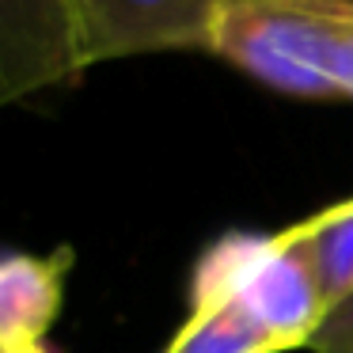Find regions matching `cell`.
Wrapping results in <instances>:
<instances>
[{
    "label": "cell",
    "mask_w": 353,
    "mask_h": 353,
    "mask_svg": "<svg viewBox=\"0 0 353 353\" xmlns=\"http://www.w3.org/2000/svg\"><path fill=\"white\" fill-rule=\"evenodd\" d=\"M213 54L296 99H353V0H221Z\"/></svg>",
    "instance_id": "cell-1"
},
{
    "label": "cell",
    "mask_w": 353,
    "mask_h": 353,
    "mask_svg": "<svg viewBox=\"0 0 353 353\" xmlns=\"http://www.w3.org/2000/svg\"><path fill=\"white\" fill-rule=\"evenodd\" d=\"M315 270L327 315L353 296V198L289 224Z\"/></svg>",
    "instance_id": "cell-7"
},
{
    "label": "cell",
    "mask_w": 353,
    "mask_h": 353,
    "mask_svg": "<svg viewBox=\"0 0 353 353\" xmlns=\"http://www.w3.org/2000/svg\"><path fill=\"white\" fill-rule=\"evenodd\" d=\"M307 350L312 353H353V296L323 319L319 334L312 338Z\"/></svg>",
    "instance_id": "cell-8"
},
{
    "label": "cell",
    "mask_w": 353,
    "mask_h": 353,
    "mask_svg": "<svg viewBox=\"0 0 353 353\" xmlns=\"http://www.w3.org/2000/svg\"><path fill=\"white\" fill-rule=\"evenodd\" d=\"M0 353H57L54 342H34V345H19V350H0Z\"/></svg>",
    "instance_id": "cell-9"
},
{
    "label": "cell",
    "mask_w": 353,
    "mask_h": 353,
    "mask_svg": "<svg viewBox=\"0 0 353 353\" xmlns=\"http://www.w3.org/2000/svg\"><path fill=\"white\" fill-rule=\"evenodd\" d=\"M163 353H281L247 304L228 289L190 281V312Z\"/></svg>",
    "instance_id": "cell-6"
},
{
    "label": "cell",
    "mask_w": 353,
    "mask_h": 353,
    "mask_svg": "<svg viewBox=\"0 0 353 353\" xmlns=\"http://www.w3.org/2000/svg\"><path fill=\"white\" fill-rule=\"evenodd\" d=\"M72 262V247H54L46 254L12 251L0 262V350L50 342Z\"/></svg>",
    "instance_id": "cell-5"
},
{
    "label": "cell",
    "mask_w": 353,
    "mask_h": 353,
    "mask_svg": "<svg viewBox=\"0 0 353 353\" xmlns=\"http://www.w3.org/2000/svg\"><path fill=\"white\" fill-rule=\"evenodd\" d=\"M190 281L236 292L281 353L307 350L327 319L315 270L292 228L270 236L228 232L198 259Z\"/></svg>",
    "instance_id": "cell-2"
},
{
    "label": "cell",
    "mask_w": 353,
    "mask_h": 353,
    "mask_svg": "<svg viewBox=\"0 0 353 353\" xmlns=\"http://www.w3.org/2000/svg\"><path fill=\"white\" fill-rule=\"evenodd\" d=\"M77 0H0V99L16 103L84 72Z\"/></svg>",
    "instance_id": "cell-4"
},
{
    "label": "cell",
    "mask_w": 353,
    "mask_h": 353,
    "mask_svg": "<svg viewBox=\"0 0 353 353\" xmlns=\"http://www.w3.org/2000/svg\"><path fill=\"white\" fill-rule=\"evenodd\" d=\"M221 0H77L84 65L137 54H213Z\"/></svg>",
    "instance_id": "cell-3"
}]
</instances>
